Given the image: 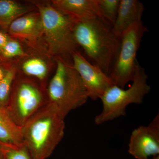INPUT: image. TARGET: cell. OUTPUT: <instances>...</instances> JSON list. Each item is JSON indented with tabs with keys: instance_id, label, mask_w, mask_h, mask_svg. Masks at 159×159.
<instances>
[{
	"instance_id": "obj_1",
	"label": "cell",
	"mask_w": 159,
	"mask_h": 159,
	"mask_svg": "<svg viewBox=\"0 0 159 159\" xmlns=\"http://www.w3.org/2000/svg\"><path fill=\"white\" fill-rule=\"evenodd\" d=\"M65 118L48 102L21 127L23 144L33 159H47L65 134Z\"/></svg>"
},
{
	"instance_id": "obj_2",
	"label": "cell",
	"mask_w": 159,
	"mask_h": 159,
	"mask_svg": "<svg viewBox=\"0 0 159 159\" xmlns=\"http://www.w3.org/2000/svg\"><path fill=\"white\" fill-rule=\"evenodd\" d=\"M74 31L75 40L88 60L108 75L120 44L112 26L97 17L77 20Z\"/></svg>"
},
{
	"instance_id": "obj_3",
	"label": "cell",
	"mask_w": 159,
	"mask_h": 159,
	"mask_svg": "<svg viewBox=\"0 0 159 159\" xmlns=\"http://www.w3.org/2000/svg\"><path fill=\"white\" fill-rule=\"evenodd\" d=\"M39 12L43 27V40L55 58L72 61V54L79 51L74 35L77 20L54 8L51 2H33Z\"/></svg>"
},
{
	"instance_id": "obj_4",
	"label": "cell",
	"mask_w": 159,
	"mask_h": 159,
	"mask_svg": "<svg viewBox=\"0 0 159 159\" xmlns=\"http://www.w3.org/2000/svg\"><path fill=\"white\" fill-rule=\"evenodd\" d=\"M56 67L46 89L48 102L66 118L71 111L82 106L89 99L81 77L72 61L55 58Z\"/></svg>"
},
{
	"instance_id": "obj_5",
	"label": "cell",
	"mask_w": 159,
	"mask_h": 159,
	"mask_svg": "<svg viewBox=\"0 0 159 159\" xmlns=\"http://www.w3.org/2000/svg\"><path fill=\"white\" fill-rule=\"evenodd\" d=\"M148 77L145 69L138 62L133 83L130 87L125 89L113 85L100 98L102 109L100 113L95 117V124L101 125L125 116L128 106L132 103L141 104L144 97L150 91V85L147 83Z\"/></svg>"
},
{
	"instance_id": "obj_6",
	"label": "cell",
	"mask_w": 159,
	"mask_h": 159,
	"mask_svg": "<svg viewBox=\"0 0 159 159\" xmlns=\"http://www.w3.org/2000/svg\"><path fill=\"white\" fill-rule=\"evenodd\" d=\"M47 103L46 89L36 80L16 73L5 109L11 120L21 127Z\"/></svg>"
},
{
	"instance_id": "obj_7",
	"label": "cell",
	"mask_w": 159,
	"mask_h": 159,
	"mask_svg": "<svg viewBox=\"0 0 159 159\" xmlns=\"http://www.w3.org/2000/svg\"><path fill=\"white\" fill-rule=\"evenodd\" d=\"M147 31L141 21L134 23L122 33L119 52L108 75L114 85L125 89L133 80L138 63L137 52Z\"/></svg>"
},
{
	"instance_id": "obj_8",
	"label": "cell",
	"mask_w": 159,
	"mask_h": 159,
	"mask_svg": "<svg viewBox=\"0 0 159 159\" xmlns=\"http://www.w3.org/2000/svg\"><path fill=\"white\" fill-rule=\"evenodd\" d=\"M25 46V55L15 63L17 74L36 80L47 89L51 74L56 67L55 58L49 53L43 41Z\"/></svg>"
},
{
	"instance_id": "obj_9",
	"label": "cell",
	"mask_w": 159,
	"mask_h": 159,
	"mask_svg": "<svg viewBox=\"0 0 159 159\" xmlns=\"http://www.w3.org/2000/svg\"><path fill=\"white\" fill-rule=\"evenodd\" d=\"M72 61L81 77L89 98L92 100L100 99L106 91L114 85L108 75L89 62L79 51L72 54Z\"/></svg>"
},
{
	"instance_id": "obj_10",
	"label": "cell",
	"mask_w": 159,
	"mask_h": 159,
	"mask_svg": "<svg viewBox=\"0 0 159 159\" xmlns=\"http://www.w3.org/2000/svg\"><path fill=\"white\" fill-rule=\"evenodd\" d=\"M128 152L136 159H149L159 155V115L147 126L141 125L133 131Z\"/></svg>"
},
{
	"instance_id": "obj_11",
	"label": "cell",
	"mask_w": 159,
	"mask_h": 159,
	"mask_svg": "<svg viewBox=\"0 0 159 159\" xmlns=\"http://www.w3.org/2000/svg\"><path fill=\"white\" fill-rule=\"evenodd\" d=\"M7 33L25 46L42 42L43 27L39 12L33 10L18 18L9 26Z\"/></svg>"
},
{
	"instance_id": "obj_12",
	"label": "cell",
	"mask_w": 159,
	"mask_h": 159,
	"mask_svg": "<svg viewBox=\"0 0 159 159\" xmlns=\"http://www.w3.org/2000/svg\"><path fill=\"white\" fill-rule=\"evenodd\" d=\"M51 5L77 20L100 17L97 0H52Z\"/></svg>"
},
{
	"instance_id": "obj_13",
	"label": "cell",
	"mask_w": 159,
	"mask_h": 159,
	"mask_svg": "<svg viewBox=\"0 0 159 159\" xmlns=\"http://www.w3.org/2000/svg\"><path fill=\"white\" fill-rule=\"evenodd\" d=\"M144 10L143 3L138 0H120L116 18L112 26L117 37L120 38L130 26L142 21Z\"/></svg>"
},
{
	"instance_id": "obj_14",
	"label": "cell",
	"mask_w": 159,
	"mask_h": 159,
	"mask_svg": "<svg viewBox=\"0 0 159 159\" xmlns=\"http://www.w3.org/2000/svg\"><path fill=\"white\" fill-rule=\"evenodd\" d=\"M0 142L11 147L24 145L21 127L2 108H0Z\"/></svg>"
},
{
	"instance_id": "obj_15",
	"label": "cell",
	"mask_w": 159,
	"mask_h": 159,
	"mask_svg": "<svg viewBox=\"0 0 159 159\" xmlns=\"http://www.w3.org/2000/svg\"><path fill=\"white\" fill-rule=\"evenodd\" d=\"M33 10L16 1L0 0V30L7 33L15 20Z\"/></svg>"
},
{
	"instance_id": "obj_16",
	"label": "cell",
	"mask_w": 159,
	"mask_h": 159,
	"mask_svg": "<svg viewBox=\"0 0 159 159\" xmlns=\"http://www.w3.org/2000/svg\"><path fill=\"white\" fill-rule=\"evenodd\" d=\"M25 54V48L24 45L18 40L11 37L0 48V60L15 64Z\"/></svg>"
},
{
	"instance_id": "obj_17",
	"label": "cell",
	"mask_w": 159,
	"mask_h": 159,
	"mask_svg": "<svg viewBox=\"0 0 159 159\" xmlns=\"http://www.w3.org/2000/svg\"><path fill=\"white\" fill-rule=\"evenodd\" d=\"M16 73V65L14 64L0 81V108L5 109L7 106Z\"/></svg>"
},
{
	"instance_id": "obj_18",
	"label": "cell",
	"mask_w": 159,
	"mask_h": 159,
	"mask_svg": "<svg viewBox=\"0 0 159 159\" xmlns=\"http://www.w3.org/2000/svg\"><path fill=\"white\" fill-rule=\"evenodd\" d=\"M100 17L112 26L116 18L120 0H97Z\"/></svg>"
},
{
	"instance_id": "obj_19",
	"label": "cell",
	"mask_w": 159,
	"mask_h": 159,
	"mask_svg": "<svg viewBox=\"0 0 159 159\" xmlns=\"http://www.w3.org/2000/svg\"><path fill=\"white\" fill-rule=\"evenodd\" d=\"M6 159H33L25 145L11 147L6 154Z\"/></svg>"
},
{
	"instance_id": "obj_20",
	"label": "cell",
	"mask_w": 159,
	"mask_h": 159,
	"mask_svg": "<svg viewBox=\"0 0 159 159\" xmlns=\"http://www.w3.org/2000/svg\"><path fill=\"white\" fill-rule=\"evenodd\" d=\"M14 64L0 60V81L6 76L11 66Z\"/></svg>"
},
{
	"instance_id": "obj_21",
	"label": "cell",
	"mask_w": 159,
	"mask_h": 159,
	"mask_svg": "<svg viewBox=\"0 0 159 159\" xmlns=\"http://www.w3.org/2000/svg\"><path fill=\"white\" fill-rule=\"evenodd\" d=\"M11 147L0 142V159H6V154Z\"/></svg>"
},
{
	"instance_id": "obj_22",
	"label": "cell",
	"mask_w": 159,
	"mask_h": 159,
	"mask_svg": "<svg viewBox=\"0 0 159 159\" xmlns=\"http://www.w3.org/2000/svg\"><path fill=\"white\" fill-rule=\"evenodd\" d=\"M11 36L6 32L0 30V48L10 39Z\"/></svg>"
},
{
	"instance_id": "obj_23",
	"label": "cell",
	"mask_w": 159,
	"mask_h": 159,
	"mask_svg": "<svg viewBox=\"0 0 159 159\" xmlns=\"http://www.w3.org/2000/svg\"><path fill=\"white\" fill-rule=\"evenodd\" d=\"M149 159H159V155H157L154 156L152 157L151 158H149Z\"/></svg>"
}]
</instances>
